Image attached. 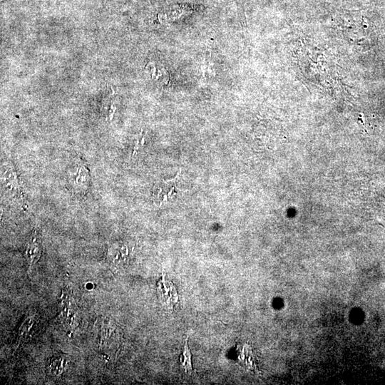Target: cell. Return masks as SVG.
<instances>
[{
  "label": "cell",
  "instance_id": "6da1fadb",
  "mask_svg": "<svg viewBox=\"0 0 385 385\" xmlns=\"http://www.w3.org/2000/svg\"><path fill=\"white\" fill-rule=\"evenodd\" d=\"M41 255V241L37 232L34 230L31 234L24 250V256L30 268L38 260Z\"/></svg>",
  "mask_w": 385,
  "mask_h": 385
},
{
  "label": "cell",
  "instance_id": "7a4b0ae2",
  "mask_svg": "<svg viewBox=\"0 0 385 385\" xmlns=\"http://www.w3.org/2000/svg\"><path fill=\"white\" fill-rule=\"evenodd\" d=\"M157 290L161 302L173 307L178 300V294L174 284L166 281L164 275L158 283Z\"/></svg>",
  "mask_w": 385,
  "mask_h": 385
},
{
  "label": "cell",
  "instance_id": "3957f363",
  "mask_svg": "<svg viewBox=\"0 0 385 385\" xmlns=\"http://www.w3.org/2000/svg\"><path fill=\"white\" fill-rule=\"evenodd\" d=\"M68 361L66 355L58 354L53 356L48 363V371L52 375L59 376L65 371Z\"/></svg>",
  "mask_w": 385,
  "mask_h": 385
},
{
  "label": "cell",
  "instance_id": "277c9868",
  "mask_svg": "<svg viewBox=\"0 0 385 385\" xmlns=\"http://www.w3.org/2000/svg\"><path fill=\"white\" fill-rule=\"evenodd\" d=\"M188 337L185 340L181 356H180V363L187 374L192 373V354L188 346Z\"/></svg>",
  "mask_w": 385,
  "mask_h": 385
},
{
  "label": "cell",
  "instance_id": "5b68a950",
  "mask_svg": "<svg viewBox=\"0 0 385 385\" xmlns=\"http://www.w3.org/2000/svg\"><path fill=\"white\" fill-rule=\"evenodd\" d=\"M88 170L85 168L84 166H79L76 173H75L73 181L72 182V184L74 186L73 188H75L76 190H82L88 184Z\"/></svg>",
  "mask_w": 385,
  "mask_h": 385
},
{
  "label": "cell",
  "instance_id": "8992f818",
  "mask_svg": "<svg viewBox=\"0 0 385 385\" xmlns=\"http://www.w3.org/2000/svg\"><path fill=\"white\" fill-rule=\"evenodd\" d=\"M34 322L35 321L33 319V316H31L24 321L19 329V342H21L23 338L27 337L28 334L31 332L30 330L32 329Z\"/></svg>",
  "mask_w": 385,
  "mask_h": 385
}]
</instances>
